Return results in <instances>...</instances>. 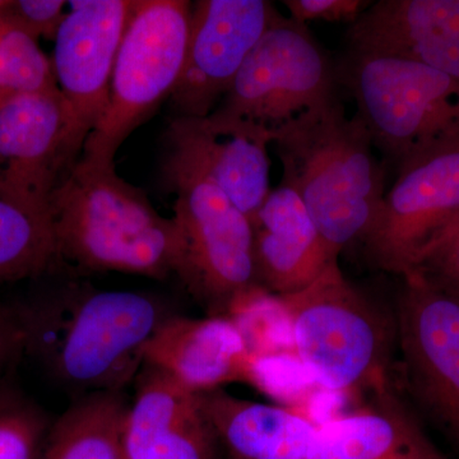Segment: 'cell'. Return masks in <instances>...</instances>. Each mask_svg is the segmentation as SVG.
Wrapping results in <instances>:
<instances>
[{"label":"cell","instance_id":"cell-1","mask_svg":"<svg viewBox=\"0 0 459 459\" xmlns=\"http://www.w3.org/2000/svg\"><path fill=\"white\" fill-rule=\"evenodd\" d=\"M17 304L25 355L81 397L123 392L143 368L144 346L172 316L153 296L80 282Z\"/></svg>","mask_w":459,"mask_h":459},{"label":"cell","instance_id":"cell-2","mask_svg":"<svg viewBox=\"0 0 459 459\" xmlns=\"http://www.w3.org/2000/svg\"><path fill=\"white\" fill-rule=\"evenodd\" d=\"M57 267L120 272L150 279L183 277V240L146 193L122 179L115 164L80 159L48 202Z\"/></svg>","mask_w":459,"mask_h":459},{"label":"cell","instance_id":"cell-3","mask_svg":"<svg viewBox=\"0 0 459 459\" xmlns=\"http://www.w3.org/2000/svg\"><path fill=\"white\" fill-rule=\"evenodd\" d=\"M291 186L312 216L329 252L338 255L364 240L385 195V168L367 126L350 117L340 96L271 132Z\"/></svg>","mask_w":459,"mask_h":459},{"label":"cell","instance_id":"cell-4","mask_svg":"<svg viewBox=\"0 0 459 459\" xmlns=\"http://www.w3.org/2000/svg\"><path fill=\"white\" fill-rule=\"evenodd\" d=\"M291 332L296 358L314 382L332 392L389 388L388 368L395 334L338 262L309 286L277 296Z\"/></svg>","mask_w":459,"mask_h":459},{"label":"cell","instance_id":"cell-5","mask_svg":"<svg viewBox=\"0 0 459 459\" xmlns=\"http://www.w3.org/2000/svg\"><path fill=\"white\" fill-rule=\"evenodd\" d=\"M337 68L374 147L395 168L459 141V82L448 75L403 57L355 50Z\"/></svg>","mask_w":459,"mask_h":459},{"label":"cell","instance_id":"cell-6","mask_svg":"<svg viewBox=\"0 0 459 459\" xmlns=\"http://www.w3.org/2000/svg\"><path fill=\"white\" fill-rule=\"evenodd\" d=\"M192 5L186 0H135L115 60L108 107L81 159L114 164L126 138L170 98L186 62Z\"/></svg>","mask_w":459,"mask_h":459},{"label":"cell","instance_id":"cell-7","mask_svg":"<svg viewBox=\"0 0 459 459\" xmlns=\"http://www.w3.org/2000/svg\"><path fill=\"white\" fill-rule=\"evenodd\" d=\"M162 174L177 195L172 220L186 258L181 282L210 316H228L240 296L259 286L252 222L198 169L164 159Z\"/></svg>","mask_w":459,"mask_h":459},{"label":"cell","instance_id":"cell-8","mask_svg":"<svg viewBox=\"0 0 459 459\" xmlns=\"http://www.w3.org/2000/svg\"><path fill=\"white\" fill-rule=\"evenodd\" d=\"M336 63L307 25L280 14L212 114L276 131L337 98Z\"/></svg>","mask_w":459,"mask_h":459},{"label":"cell","instance_id":"cell-9","mask_svg":"<svg viewBox=\"0 0 459 459\" xmlns=\"http://www.w3.org/2000/svg\"><path fill=\"white\" fill-rule=\"evenodd\" d=\"M459 225V141L398 166L369 234L371 264L404 277Z\"/></svg>","mask_w":459,"mask_h":459},{"label":"cell","instance_id":"cell-10","mask_svg":"<svg viewBox=\"0 0 459 459\" xmlns=\"http://www.w3.org/2000/svg\"><path fill=\"white\" fill-rule=\"evenodd\" d=\"M395 334L411 394L459 446V299L401 277Z\"/></svg>","mask_w":459,"mask_h":459},{"label":"cell","instance_id":"cell-11","mask_svg":"<svg viewBox=\"0 0 459 459\" xmlns=\"http://www.w3.org/2000/svg\"><path fill=\"white\" fill-rule=\"evenodd\" d=\"M135 0L72 2L56 36L54 75L69 117V155L77 162L110 101L111 78Z\"/></svg>","mask_w":459,"mask_h":459},{"label":"cell","instance_id":"cell-12","mask_svg":"<svg viewBox=\"0 0 459 459\" xmlns=\"http://www.w3.org/2000/svg\"><path fill=\"white\" fill-rule=\"evenodd\" d=\"M280 14L268 0L193 3L186 62L170 96L177 117L212 114Z\"/></svg>","mask_w":459,"mask_h":459},{"label":"cell","instance_id":"cell-13","mask_svg":"<svg viewBox=\"0 0 459 459\" xmlns=\"http://www.w3.org/2000/svg\"><path fill=\"white\" fill-rule=\"evenodd\" d=\"M165 143V160L204 172L252 222L271 192L268 129L214 114L175 117Z\"/></svg>","mask_w":459,"mask_h":459},{"label":"cell","instance_id":"cell-14","mask_svg":"<svg viewBox=\"0 0 459 459\" xmlns=\"http://www.w3.org/2000/svg\"><path fill=\"white\" fill-rule=\"evenodd\" d=\"M74 165L68 111L57 86L12 93L0 107V188L48 210Z\"/></svg>","mask_w":459,"mask_h":459},{"label":"cell","instance_id":"cell-15","mask_svg":"<svg viewBox=\"0 0 459 459\" xmlns=\"http://www.w3.org/2000/svg\"><path fill=\"white\" fill-rule=\"evenodd\" d=\"M349 50L403 57L459 82V0H379L349 26Z\"/></svg>","mask_w":459,"mask_h":459},{"label":"cell","instance_id":"cell-16","mask_svg":"<svg viewBox=\"0 0 459 459\" xmlns=\"http://www.w3.org/2000/svg\"><path fill=\"white\" fill-rule=\"evenodd\" d=\"M143 358L195 394L247 382L253 361L240 329L228 316L174 314L150 338Z\"/></svg>","mask_w":459,"mask_h":459},{"label":"cell","instance_id":"cell-17","mask_svg":"<svg viewBox=\"0 0 459 459\" xmlns=\"http://www.w3.org/2000/svg\"><path fill=\"white\" fill-rule=\"evenodd\" d=\"M123 430L126 459H213L217 440L197 394L144 364Z\"/></svg>","mask_w":459,"mask_h":459},{"label":"cell","instance_id":"cell-18","mask_svg":"<svg viewBox=\"0 0 459 459\" xmlns=\"http://www.w3.org/2000/svg\"><path fill=\"white\" fill-rule=\"evenodd\" d=\"M252 226L256 281L272 295L300 291L338 262L301 198L286 184L271 189Z\"/></svg>","mask_w":459,"mask_h":459},{"label":"cell","instance_id":"cell-19","mask_svg":"<svg viewBox=\"0 0 459 459\" xmlns=\"http://www.w3.org/2000/svg\"><path fill=\"white\" fill-rule=\"evenodd\" d=\"M320 425L307 459H449L391 388Z\"/></svg>","mask_w":459,"mask_h":459},{"label":"cell","instance_id":"cell-20","mask_svg":"<svg viewBox=\"0 0 459 459\" xmlns=\"http://www.w3.org/2000/svg\"><path fill=\"white\" fill-rule=\"evenodd\" d=\"M202 415L231 459H307L320 425L285 407L223 389L197 394Z\"/></svg>","mask_w":459,"mask_h":459},{"label":"cell","instance_id":"cell-21","mask_svg":"<svg viewBox=\"0 0 459 459\" xmlns=\"http://www.w3.org/2000/svg\"><path fill=\"white\" fill-rule=\"evenodd\" d=\"M123 392L83 395L51 424L38 459H126Z\"/></svg>","mask_w":459,"mask_h":459},{"label":"cell","instance_id":"cell-22","mask_svg":"<svg viewBox=\"0 0 459 459\" xmlns=\"http://www.w3.org/2000/svg\"><path fill=\"white\" fill-rule=\"evenodd\" d=\"M57 268L49 211L0 188V285Z\"/></svg>","mask_w":459,"mask_h":459},{"label":"cell","instance_id":"cell-23","mask_svg":"<svg viewBox=\"0 0 459 459\" xmlns=\"http://www.w3.org/2000/svg\"><path fill=\"white\" fill-rule=\"evenodd\" d=\"M51 422L7 379L0 385V459H38Z\"/></svg>","mask_w":459,"mask_h":459},{"label":"cell","instance_id":"cell-24","mask_svg":"<svg viewBox=\"0 0 459 459\" xmlns=\"http://www.w3.org/2000/svg\"><path fill=\"white\" fill-rule=\"evenodd\" d=\"M56 86L53 65L38 41L0 17V90L33 92Z\"/></svg>","mask_w":459,"mask_h":459},{"label":"cell","instance_id":"cell-25","mask_svg":"<svg viewBox=\"0 0 459 459\" xmlns=\"http://www.w3.org/2000/svg\"><path fill=\"white\" fill-rule=\"evenodd\" d=\"M65 4L63 0H4L0 17L36 41L39 38L56 39L65 18Z\"/></svg>","mask_w":459,"mask_h":459},{"label":"cell","instance_id":"cell-26","mask_svg":"<svg viewBox=\"0 0 459 459\" xmlns=\"http://www.w3.org/2000/svg\"><path fill=\"white\" fill-rule=\"evenodd\" d=\"M412 273L459 299V225Z\"/></svg>","mask_w":459,"mask_h":459},{"label":"cell","instance_id":"cell-27","mask_svg":"<svg viewBox=\"0 0 459 459\" xmlns=\"http://www.w3.org/2000/svg\"><path fill=\"white\" fill-rule=\"evenodd\" d=\"M365 0H285L290 18L307 25L310 21L342 22L352 25L370 7Z\"/></svg>","mask_w":459,"mask_h":459},{"label":"cell","instance_id":"cell-28","mask_svg":"<svg viewBox=\"0 0 459 459\" xmlns=\"http://www.w3.org/2000/svg\"><path fill=\"white\" fill-rule=\"evenodd\" d=\"M25 355V331L18 304L0 300V385Z\"/></svg>","mask_w":459,"mask_h":459},{"label":"cell","instance_id":"cell-29","mask_svg":"<svg viewBox=\"0 0 459 459\" xmlns=\"http://www.w3.org/2000/svg\"><path fill=\"white\" fill-rule=\"evenodd\" d=\"M12 95V92H8V91L0 90V107H2L3 102L5 101Z\"/></svg>","mask_w":459,"mask_h":459}]
</instances>
